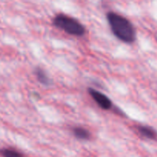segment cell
<instances>
[{
  "label": "cell",
  "instance_id": "cell-1",
  "mask_svg": "<svg viewBox=\"0 0 157 157\" xmlns=\"http://www.w3.org/2000/svg\"><path fill=\"white\" fill-rule=\"evenodd\" d=\"M106 17L112 33L120 41L127 44L136 41V30L128 18L112 11L107 12Z\"/></svg>",
  "mask_w": 157,
  "mask_h": 157
},
{
  "label": "cell",
  "instance_id": "cell-2",
  "mask_svg": "<svg viewBox=\"0 0 157 157\" xmlns=\"http://www.w3.org/2000/svg\"><path fill=\"white\" fill-rule=\"evenodd\" d=\"M52 23L56 28L74 36L81 37L86 32L85 27L81 21L65 14L59 13L55 15L52 20Z\"/></svg>",
  "mask_w": 157,
  "mask_h": 157
},
{
  "label": "cell",
  "instance_id": "cell-3",
  "mask_svg": "<svg viewBox=\"0 0 157 157\" xmlns=\"http://www.w3.org/2000/svg\"><path fill=\"white\" fill-rule=\"evenodd\" d=\"M87 91L92 99L102 110H109L113 107V103L107 95L101 93V91L96 90V89L92 88V87H89L87 89Z\"/></svg>",
  "mask_w": 157,
  "mask_h": 157
},
{
  "label": "cell",
  "instance_id": "cell-4",
  "mask_svg": "<svg viewBox=\"0 0 157 157\" xmlns=\"http://www.w3.org/2000/svg\"><path fill=\"white\" fill-rule=\"evenodd\" d=\"M140 134L144 137L149 140L157 139V131L151 127L147 125H140L137 127Z\"/></svg>",
  "mask_w": 157,
  "mask_h": 157
},
{
  "label": "cell",
  "instance_id": "cell-5",
  "mask_svg": "<svg viewBox=\"0 0 157 157\" xmlns=\"http://www.w3.org/2000/svg\"><path fill=\"white\" fill-rule=\"evenodd\" d=\"M74 136L81 140H88L91 137V133L87 129L82 127H75L72 128Z\"/></svg>",
  "mask_w": 157,
  "mask_h": 157
},
{
  "label": "cell",
  "instance_id": "cell-6",
  "mask_svg": "<svg viewBox=\"0 0 157 157\" xmlns=\"http://www.w3.org/2000/svg\"><path fill=\"white\" fill-rule=\"evenodd\" d=\"M34 74H35L38 82L41 83V84L45 86L50 84V78H48L47 73L42 68L39 67H35V71H34Z\"/></svg>",
  "mask_w": 157,
  "mask_h": 157
},
{
  "label": "cell",
  "instance_id": "cell-7",
  "mask_svg": "<svg viewBox=\"0 0 157 157\" xmlns=\"http://www.w3.org/2000/svg\"><path fill=\"white\" fill-rule=\"evenodd\" d=\"M0 154L2 157H24L21 153L13 148H3L0 150Z\"/></svg>",
  "mask_w": 157,
  "mask_h": 157
}]
</instances>
